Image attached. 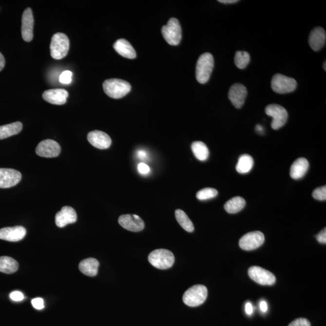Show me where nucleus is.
I'll use <instances>...</instances> for the list:
<instances>
[{
  "label": "nucleus",
  "mask_w": 326,
  "mask_h": 326,
  "mask_svg": "<svg viewBox=\"0 0 326 326\" xmlns=\"http://www.w3.org/2000/svg\"><path fill=\"white\" fill-rule=\"evenodd\" d=\"M213 67V55L209 53H205L201 55L197 61L196 67V78L198 82L202 84L208 82Z\"/></svg>",
  "instance_id": "obj_1"
},
{
  "label": "nucleus",
  "mask_w": 326,
  "mask_h": 326,
  "mask_svg": "<svg viewBox=\"0 0 326 326\" xmlns=\"http://www.w3.org/2000/svg\"><path fill=\"white\" fill-rule=\"evenodd\" d=\"M103 90L109 97L121 98L131 92L130 83L125 80L118 79L106 80L103 84Z\"/></svg>",
  "instance_id": "obj_2"
},
{
  "label": "nucleus",
  "mask_w": 326,
  "mask_h": 326,
  "mask_svg": "<svg viewBox=\"0 0 326 326\" xmlns=\"http://www.w3.org/2000/svg\"><path fill=\"white\" fill-rule=\"evenodd\" d=\"M148 260L150 264L156 268L166 269L173 267L175 262V257L169 250L158 249L151 252Z\"/></svg>",
  "instance_id": "obj_3"
},
{
  "label": "nucleus",
  "mask_w": 326,
  "mask_h": 326,
  "mask_svg": "<svg viewBox=\"0 0 326 326\" xmlns=\"http://www.w3.org/2000/svg\"><path fill=\"white\" fill-rule=\"evenodd\" d=\"M50 55L55 59L59 60L66 57L70 49L69 39L62 33H57L52 37L50 46Z\"/></svg>",
  "instance_id": "obj_4"
},
{
  "label": "nucleus",
  "mask_w": 326,
  "mask_h": 326,
  "mask_svg": "<svg viewBox=\"0 0 326 326\" xmlns=\"http://www.w3.org/2000/svg\"><path fill=\"white\" fill-rule=\"evenodd\" d=\"M208 290L204 285H196L189 288L184 293L183 300L188 307H196L200 306L206 300Z\"/></svg>",
  "instance_id": "obj_5"
},
{
  "label": "nucleus",
  "mask_w": 326,
  "mask_h": 326,
  "mask_svg": "<svg viewBox=\"0 0 326 326\" xmlns=\"http://www.w3.org/2000/svg\"><path fill=\"white\" fill-rule=\"evenodd\" d=\"M161 33L164 39L171 45H177L179 44L182 38V30L178 19L172 18L169 20L168 24L164 26L161 29Z\"/></svg>",
  "instance_id": "obj_6"
},
{
  "label": "nucleus",
  "mask_w": 326,
  "mask_h": 326,
  "mask_svg": "<svg viewBox=\"0 0 326 326\" xmlns=\"http://www.w3.org/2000/svg\"><path fill=\"white\" fill-rule=\"evenodd\" d=\"M297 86L296 80L282 74L275 75L271 80L272 89L278 94L293 92L296 89Z\"/></svg>",
  "instance_id": "obj_7"
},
{
  "label": "nucleus",
  "mask_w": 326,
  "mask_h": 326,
  "mask_svg": "<svg viewBox=\"0 0 326 326\" xmlns=\"http://www.w3.org/2000/svg\"><path fill=\"white\" fill-rule=\"evenodd\" d=\"M265 113L272 117L271 127L273 130H279L287 122L288 114L287 110L282 106L278 104L268 105L265 108Z\"/></svg>",
  "instance_id": "obj_8"
},
{
  "label": "nucleus",
  "mask_w": 326,
  "mask_h": 326,
  "mask_svg": "<svg viewBox=\"0 0 326 326\" xmlns=\"http://www.w3.org/2000/svg\"><path fill=\"white\" fill-rule=\"evenodd\" d=\"M264 242V234L261 231H256L245 234L240 239L239 244L241 249L251 251L262 246Z\"/></svg>",
  "instance_id": "obj_9"
},
{
  "label": "nucleus",
  "mask_w": 326,
  "mask_h": 326,
  "mask_svg": "<svg viewBox=\"0 0 326 326\" xmlns=\"http://www.w3.org/2000/svg\"><path fill=\"white\" fill-rule=\"evenodd\" d=\"M249 275L252 280L261 285L271 286L276 282V278L272 272L259 267L250 268Z\"/></svg>",
  "instance_id": "obj_10"
},
{
  "label": "nucleus",
  "mask_w": 326,
  "mask_h": 326,
  "mask_svg": "<svg viewBox=\"0 0 326 326\" xmlns=\"http://www.w3.org/2000/svg\"><path fill=\"white\" fill-rule=\"evenodd\" d=\"M60 146L57 141L47 139L40 142L36 148L38 155L45 158H54L59 156Z\"/></svg>",
  "instance_id": "obj_11"
},
{
  "label": "nucleus",
  "mask_w": 326,
  "mask_h": 326,
  "mask_svg": "<svg viewBox=\"0 0 326 326\" xmlns=\"http://www.w3.org/2000/svg\"><path fill=\"white\" fill-rule=\"evenodd\" d=\"M21 178V173L19 171L12 169L0 168V188H10L16 186Z\"/></svg>",
  "instance_id": "obj_12"
},
{
  "label": "nucleus",
  "mask_w": 326,
  "mask_h": 326,
  "mask_svg": "<svg viewBox=\"0 0 326 326\" xmlns=\"http://www.w3.org/2000/svg\"><path fill=\"white\" fill-rule=\"evenodd\" d=\"M118 222L123 228L130 231H141L145 228V222L136 214H123L119 217Z\"/></svg>",
  "instance_id": "obj_13"
},
{
  "label": "nucleus",
  "mask_w": 326,
  "mask_h": 326,
  "mask_svg": "<svg viewBox=\"0 0 326 326\" xmlns=\"http://www.w3.org/2000/svg\"><path fill=\"white\" fill-rule=\"evenodd\" d=\"M34 26V19L32 11L28 7L24 11L22 17L21 35L25 41L30 42L33 39Z\"/></svg>",
  "instance_id": "obj_14"
},
{
  "label": "nucleus",
  "mask_w": 326,
  "mask_h": 326,
  "mask_svg": "<svg viewBox=\"0 0 326 326\" xmlns=\"http://www.w3.org/2000/svg\"><path fill=\"white\" fill-rule=\"evenodd\" d=\"M247 96V88L241 83H235L230 88L229 99L236 108H241L243 106Z\"/></svg>",
  "instance_id": "obj_15"
},
{
  "label": "nucleus",
  "mask_w": 326,
  "mask_h": 326,
  "mask_svg": "<svg viewBox=\"0 0 326 326\" xmlns=\"http://www.w3.org/2000/svg\"><path fill=\"white\" fill-rule=\"evenodd\" d=\"M88 141L94 147L99 150H106L111 145V139L107 134L100 131H93L88 134Z\"/></svg>",
  "instance_id": "obj_16"
},
{
  "label": "nucleus",
  "mask_w": 326,
  "mask_h": 326,
  "mask_svg": "<svg viewBox=\"0 0 326 326\" xmlns=\"http://www.w3.org/2000/svg\"><path fill=\"white\" fill-rule=\"evenodd\" d=\"M77 221V214L72 207L65 206L55 216V223L59 228L68 224H73Z\"/></svg>",
  "instance_id": "obj_17"
},
{
  "label": "nucleus",
  "mask_w": 326,
  "mask_h": 326,
  "mask_svg": "<svg viewBox=\"0 0 326 326\" xmlns=\"http://www.w3.org/2000/svg\"><path fill=\"white\" fill-rule=\"evenodd\" d=\"M26 230L21 226L6 227L0 229V239L9 242H18L24 238Z\"/></svg>",
  "instance_id": "obj_18"
},
{
  "label": "nucleus",
  "mask_w": 326,
  "mask_h": 326,
  "mask_svg": "<svg viewBox=\"0 0 326 326\" xmlns=\"http://www.w3.org/2000/svg\"><path fill=\"white\" fill-rule=\"evenodd\" d=\"M68 93L64 89H51L45 91L42 97L51 104L62 105L67 102Z\"/></svg>",
  "instance_id": "obj_19"
},
{
  "label": "nucleus",
  "mask_w": 326,
  "mask_h": 326,
  "mask_svg": "<svg viewBox=\"0 0 326 326\" xmlns=\"http://www.w3.org/2000/svg\"><path fill=\"white\" fill-rule=\"evenodd\" d=\"M326 34L323 28H315L310 32L309 37V44L314 51H319L326 44Z\"/></svg>",
  "instance_id": "obj_20"
},
{
  "label": "nucleus",
  "mask_w": 326,
  "mask_h": 326,
  "mask_svg": "<svg viewBox=\"0 0 326 326\" xmlns=\"http://www.w3.org/2000/svg\"><path fill=\"white\" fill-rule=\"evenodd\" d=\"M309 168V163L307 159L299 158L292 164L290 169V175L294 179L303 178Z\"/></svg>",
  "instance_id": "obj_21"
},
{
  "label": "nucleus",
  "mask_w": 326,
  "mask_h": 326,
  "mask_svg": "<svg viewBox=\"0 0 326 326\" xmlns=\"http://www.w3.org/2000/svg\"><path fill=\"white\" fill-rule=\"evenodd\" d=\"M114 49L118 54L128 59H135L136 52L132 45L125 39H118L114 44Z\"/></svg>",
  "instance_id": "obj_22"
},
{
  "label": "nucleus",
  "mask_w": 326,
  "mask_h": 326,
  "mask_svg": "<svg viewBox=\"0 0 326 326\" xmlns=\"http://www.w3.org/2000/svg\"><path fill=\"white\" fill-rule=\"evenodd\" d=\"M98 267H99V262L97 259L88 258L80 262L79 268L83 274L87 276L94 277L97 274Z\"/></svg>",
  "instance_id": "obj_23"
},
{
  "label": "nucleus",
  "mask_w": 326,
  "mask_h": 326,
  "mask_svg": "<svg viewBox=\"0 0 326 326\" xmlns=\"http://www.w3.org/2000/svg\"><path fill=\"white\" fill-rule=\"evenodd\" d=\"M22 124L19 122L0 126V140L10 137L21 132Z\"/></svg>",
  "instance_id": "obj_24"
},
{
  "label": "nucleus",
  "mask_w": 326,
  "mask_h": 326,
  "mask_svg": "<svg viewBox=\"0 0 326 326\" xmlns=\"http://www.w3.org/2000/svg\"><path fill=\"white\" fill-rule=\"evenodd\" d=\"M246 205V201L242 197L235 196L227 201L224 206V209L227 213L234 214L238 213L243 209Z\"/></svg>",
  "instance_id": "obj_25"
},
{
  "label": "nucleus",
  "mask_w": 326,
  "mask_h": 326,
  "mask_svg": "<svg viewBox=\"0 0 326 326\" xmlns=\"http://www.w3.org/2000/svg\"><path fill=\"white\" fill-rule=\"evenodd\" d=\"M19 269V264L12 257L8 256L0 257V272L6 274H12Z\"/></svg>",
  "instance_id": "obj_26"
},
{
  "label": "nucleus",
  "mask_w": 326,
  "mask_h": 326,
  "mask_svg": "<svg viewBox=\"0 0 326 326\" xmlns=\"http://www.w3.org/2000/svg\"><path fill=\"white\" fill-rule=\"evenodd\" d=\"M192 151L198 160L204 161L209 156V150L206 144L202 141H194L192 144Z\"/></svg>",
  "instance_id": "obj_27"
},
{
  "label": "nucleus",
  "mask_w": 326,
  "mask_h": 326,
  "mask_svg": "<svg viewBox=\"0 0 326 326\" xmlns=\"http://www.w3.org/2000/svg\"><path fill=\"white\" fill-rule=\"evenodd\" d=\"M254 160L251 156L244 154L240 156L236 165V171L239 173H249L253 167Z\"/></svg>",
  "instance_id": "obj_28"
},
{
  "label": "nucleus",
  "mask_w": 326,
  "mask_h": 326,
  "mask_svg": "<svg viewBox=\"0 0 326 326\" xmlns=\"http://www.w3.org/2000/svg\"><path fill=\"white\" fill-rule=\"evenodd\" d=\"M175 217L177 222L180 225L182 228L185 230L186 231L192 232L194 231L193 224L192 223L191 220L189 219L185 212L180 209L176 210Z\"/></svg>",
  "instance_id": "obj_29"
},
{
  "label": "nucleus",
  "mask_w": 326,
  "mask_h": 326,
  "mask_svg": "<svg viewBox=\"0 0 326 326\" xmlns=\"http://www.w3.org/2000/svg\"><path fill=\"white\" fill-rule=\"evenodd\" d=\"M250 62V56L249 53L244 51H237L235 55L234 62L239 69H244Z\"/></svg>",
  "instance_id": "obj_30"
},
{
  "label": "nucleus",
  "mask_w": 326,
  "mask_h": 326,
  "mask_svg": "<svg viewBox=\"0 0 326 326\" xmlns=\"http://www.w3.org/2000/svg\"><path fill=\"white\" fill-rule=\"evenodd\" d=\"M218 194V192L215 189L213 188H205L199 191L196 193V198L201 201L207 200L215 197Z\"/></svg>",
  "instance_id": "obj_31"
},
{
  "label": "nucleus",
  "mask_w": 326,
  "mask_h": 326,
  "mask_svg": "<svg viewBox=\"0 0 326 326\" xmlns=\"http://www.w3.org/2000/svg\"><path fill=\"white\" fill-rule=\"evenodd\" d=\"M313 198L318 201H325L326 199V186L316 189L312 193Z\"/></svg>",
  "instance_id": "obj_32"
},
{
  "label": "nucleus",
  "mask_w": 326,
  "mask_h": 326,
  "mask_svg": "<svg viewBox=\"0 0 326 326\" xmlns=\"http://www.w3.org/2000/svg\"><path fill=\"white\" fill-rule=\"evenodd\" d=\"M73 73L70 71H64L61 73L59 77V81L62 84H69L72 82Z\"/></svg>",
  "instance_id": "obj_33"
},
{
  "label": "nucleus",
  "mask_w": 326,
  "mask_h": 326,
  "mask_svg": "<svg viewBox=\"0 0 326 326\" xmlns=\"http://www.w3.org/2000/svg\"><path fill=\"white\" fill-rule=\"evenodd\" d=\"M288 326H311L309 320L306 318H300L290 323Z\"/></svg>",
  "instance_id": "obj_34"
},
{
  "label": "nucleus",
  "mask_w": 326,
  "mask_h": 326,
  "mask_svg": "<svg viewBox=\"0 0 326 326\" xmlns=\"http://www.w3.org/2000/svg\"><path fill=\"white\" fill-rule=\"evenodd\" d=\"M32 305L35 309L41 310L44 307V302L41 298H36L32 300Z\"/></svg>",
  "instance_id": "obj_35"
},
{
  "label": "nucleus",
  "mask_w": 326,
  "mask_h": 326,
  "mask_svg": "<svg viewBox=\"0 0 326 326\" xmlns=\"http://www.w3.org/2000/svg\"><path fill=\"white\" fill-rule=\"evenodd\" d=\"M10 298H11L12 300L14 301V302H20V301H22L24 299L23 294L21 292L17 291V290L11 293Z\"/></svg>",
  "instance_id": "obj_36"
},
{
  "label": "nucleus",
  "mask_w": 326,
  "mask_h": 326,
  "mask_svg": "<svg viewBox=\"0 0 326 326\" xmlns=\"http://www.w3.org/2000/svg\"><path fill=\"white\" fill-rule=\"evenodd\" d=\"M138 171L139 173L143 175H146L150 173V168L147 164L141 163L138 165Z\"/></svg>",
  "instance_id": "obj_37"
},
{
  "label": "nucleus",
  "mask_w": 326,
  "mask_h": 326,
  "mask_svg": "<svg viewBox=\"0 0 326 326\" xmlns=\"http://www.w3.org/2000/svg\"><path fill=\"white\" fill-rule=\"evenodd\" d=\"M317 239L318 242L321 244L326 243V230L325 229L320 232L317 236Z\"/></svg>",
  "instance_id": "obj_38"
},
{
  "label": "nucleus",
  "mask_w": 326,
  "mask_h": 326,
  "mask_svg": "<svg viewBox=\"0 0 326 326\" xmlns=\"http://www.w3.org/2000/svg\"><path fill=\"white\" fill-rule=\"evenodd\" d=\"M245 311H246L248 315L252 314V312H253V307H252L251 303H247L246 305H245Z\"/></svg>",
  "instance_id": "obj_39"
},
{
  "label": "nucleus",
  "mask_w": 326,
  "mask_h": 326,
  "mask_svg": "<svg viewBox=\"0 0 326 326\" xmlns=\"http://www.w3.org/2000/svg\"><path fill=\"white\" fill-rule=\"evenodd\" d=\"M260 307L263 312H266L268 310L267 302H265V301H262V302H260Z\"/></svg>",
  "instance_id": "obj_40"
},
{
  "label": "nucleus",
  "mask_w": 326,
  "mask_h": 326,
  "mask_svg": "<svg viewBox=\"0 0 326 326\" xmlns=\"http://www.w3.org/2000/svg\"><path fill=\"white\" fill-rule=\"evenodd\" d=\"M5 65V59L2 55L0 52V72L3 69Z\"/></svg>",
  "instance_id": "obj_41"
},
{
  "label": "nucleus",
  "mask_w": 326,
  "mask_h": 326,
  "mask_svg": "<svg viewBox=\"0 0 326 326\" xmlns=\"http://www.w3.org/2000/svg\"><path fill=\"white\" fill-rule=\"evenodd\" d=\"M218 1L223 4H234L239 1L237 0H219Z\"/></svg>",
  "instance_id": "obj_42"
},
{
  "label": "nucleus",
  "mask_w": 326,
  "mask_h": 326,
  "mask_svg": "<svg viewBox=\"0 0 326 326\" xmlns=\"http://www.w3.org/2000/svg\"><path fill=\"white\" fill-rule=\"evenodd\" d=\"M138 154L139 158H140L141 159L145 158L146 157L145 152L139 151Z\"/></svg>",
  "instance_id": "obj_43"
},
{
  "label": "nucleus",
  "mask_w": 326,
  "mask_h": 326,
  "mask_svg": "<svg viewBox=\"0 0 326 326\" xmlns=\"http://www.w3.org/2000/svg\"><path fill=\"white\" fill-rule=\"evenodd\" d=\"M256 130L257 131V132L259 133H262L263 131H264V128H263L262 126L257 125L256 127Z\"/></svg>",
  "instance_id": "obj_44"
},
{
  "label": "nucleus",
  "mask_w": 326,
  "mask_h": 326,
  "mask_svg": "<svg viewBox=\"0 0 326 326\" xmlns=\"http://www.w3.org/2000/svg\"><path fill=\"white\" fill-rule=\"evenodd\" d=\"M323 68H324L325 70H326V61L324 63V65H323Z\"/></svg>",
  "instance_id": "obj_45"
}]
</instances>
